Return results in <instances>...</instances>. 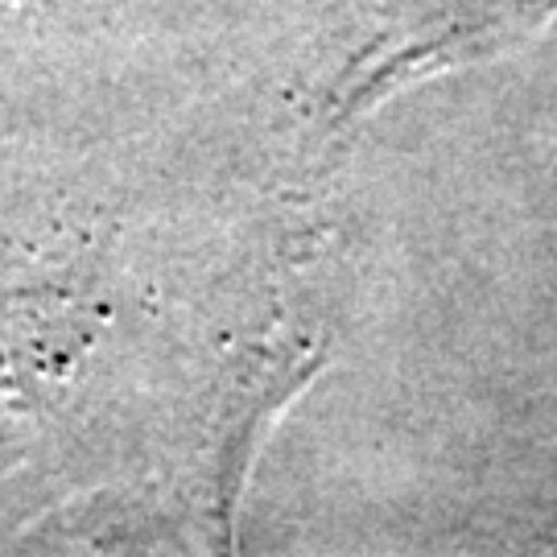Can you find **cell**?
<instances>
[{"mask_svg":"<svg viewBox=\"0 0 557 557\" xmlns=\"http://www.w3.org/2000/svg\"><path fill=\"white\" fill-rule=\"evenodd\" d=\"M554 13L557 0H455L425 29L400 38L397 50H372L363 62H356L343 75L338 108L356 112L363 103L388 96L405 79L499 54L517 38H529Z\"/></svg>","mask_w":557,"mask_h":557,"instance_id":"6da1fadb","label":"cell"}]
</instances>
